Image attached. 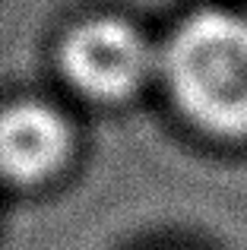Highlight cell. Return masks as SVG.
<instances>
[{
  "instance_id": "6da1fadb",
  "label": "cell",
  "mask_w": 247,
  "mask_h": 250,
  "mask_svg": "<svg viewBox=\"0 0 247 250\" xmlns=\"http://www.w3.org/2000/svg\"><path fill=\"white\" fill-rule=\"evenodd\" d=\"M174 117L225 152L247 149V19L225 10L187 16L159 48V73Z\"/></svg>"
},
{
  "instance_id": "7a4b0ae2",
  "label": "cell",
  "mask_w": 247,
  "mask_h": 250,
  "mask_svg": "<svg viewBox=\"0 0 247 250\" xmlns=\"http://www.w3.org/2000/svg\"><path fill=\"white\" fill-rule=\"evenodd\" d=\"M57 61L70 89L99 104L130 102L159 73V48L118 16H92L73 25L61 42Z\"/></svg>"
},
{
  "instance_id": "3957f363",
  "label": "cell",
  "mask_w": 247,
  "mask_h": 250,
  "mask_svg": "<svg viewBox=\"0 0 247 250\" xmlns=\"http://www.w3.org/2000/svg\"><path fill=\"white\" fill-rule=\"evenodd\" d=\"M76 155V133L63 111L44 102L0 108V184L41 187L61 177Z\"/></svg>"
}]
</instances>
